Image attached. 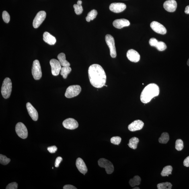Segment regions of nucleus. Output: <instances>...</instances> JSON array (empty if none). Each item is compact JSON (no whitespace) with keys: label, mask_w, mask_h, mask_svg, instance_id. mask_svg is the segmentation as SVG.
Instances as JSON below:
<instances>
[{"label":"nucleus","mask_w":189,"mask_h":189,"mask_svg":"<svg viewBox=\"0 0 189 189\" xmlns=\"http://www.w3.org/2000/svg\"><path fill=\"white\" fill-rule=\"evenodd\" d=\"M105 40L109 48L111 57L112 58H116L117 56L116 51L113 37L110 34H107L105 37Z\"/></svg>","instance_id":"39448f33"},{"label":"nucleus","mask_w":189,"mask_h":189,"mask_svg":"<svg viewBox=\"0 0 189 189\" xmlns=\"http://www.w3.org/2000/svg\"><path fill=\"white\" fill-rule=\"evenodd\" d=\"M187 64H188V65L189 66V58L188 60V62H187Z\"/></svg>","instance_id":"37998d69"},{"label":"nucleus","mask_w":189,"mask_h":189,"mask_svg":"<svg viewBox=\"0 0 189 189\" xmlns=\"http://www.w3.org/2000/svg\"><path fill=\"white\" fill-rule=\"evenodd\" d=\"M97 15V12L95 9H93L88 14L86 17V20L87 22H90L91 20L96 18Z\"/></svg>","instance_id":"bb28decb"},{"label":"nucleus","mask_w":189,"mask_h":189,"mask_svg":"<svg viewBox=\"0 0 189 189\" xmlns=\"http://www.w3.org/2000/svg\"><path fill=\"white\" fill-rule=\"evenodd\" d=\"M88 72L90 82L93 87L99 88L105 85L106 74L101 66L98 64H93L90 66Z\"/></svg>","instance_id":"f257e3e1"},{"label":"nucleus","mask_w":189,"mask_h":189,"mask_svg":"<svg viewBox=\"0 0 189 189\" xmlns=\"http://www.w3.org/2000/svg\"><path fill=\"white\" fill-rule=\"evenodd\" d=\"M121 138L118 136H116L111 138L110 141L111 143L114 145H118L121 141Z\"/></svg>","instance_id":"473e14b6"},{"label":"nucleus","mask_w":189,"mask_h":189,"mask_svg":"<svg viewBox=\"0 0 189 189\" xmlns=\"http://www.w3.org/2000/svg\"><path fill=\"white\" fill-rule=\"evenodd\" d=\"M32 73L34 79L36 80H40L42 77L41 67L39 60H35L33 62Z\"/></svg>","instance_id":"423d86ee"},{"label":"nucleus","mask_w":189,"mask_h":189,"mask_svg":"<svg viewBox=\"0 0 189 189\" xmlns=\"http://www.w3.org/2000/svg\"><path fill=\"white\" fill-rule=\"evenodd\" d=\"M183 163L185 166L189 167V156L185 159Z\"/></svg>","instance_id":"ea45409f"},{"label":"nucleus","mask_w":189,"mask_h":189,"mask_svg":"<svg viewBox=\"0 0 189 189\" xmlns=\"http://www.w3.org/2000/svg\"><path fill=\"white\" fill-rule=\"evenodd\" d=\"M144 123L140 120H134L128 126V129L130 131L134 132L140 130L143 128Z\"/></svg>","instance_id":"2eb2a0df"},{"label":"nucleus","mask_w":189,"mask_h":189,"mask_svg":"<svg viewBox=\"0 0 189 189\" xmlns=\"http://www.w3.org/2000/svg\"><path fill=\"white\" fill-rule=\"evenodd\" d=\"M43 40L45 42L50 45H54L56 42V39L55 37L47 32L44 33Z\"/></svg>","instance_id":"aec40b11"},{"label":"nucleus","mask_w":189,"mask_h":189,"mask_svg":"<svg viewBox=\"0 0 189 189\" xmlns=\"http://www.w3.org/2000/svg\"><path fill=\"white\" fill-rule=\"evenodd\" d=\"M158 42L156 39L155 38H152L150 39L149 40V44L152 46L155 47Z\"/></svg>","instance_id":"c9c22d12"},{"label":"nucleus","mask_w":189,"mask_h":189,"mask_svg":"<svg viewBox=\"0 0 189 189\" xmlns=\"http://www.w3.org/2000/svg\"><path fill=\"white\" fill-rule=\"evenodd\" d=\"M172 186V184L169 182L159 183L157 185L158 189H171Z\"/></svg>","instance_id":"c85d7f7f"},{"label":"nucleus","mask_w":189,"mask_h":189,"mask_svg":"<svg viewBox=\"0 0 189 189\" xmlns=\"http://www.w3.org/2000/svg\"><path fill=\"white\" fill-rule=\"evenodd\" d=\"M57 150L58 148L55 146H53L47 148L48 151L51 153H55L57 151Z\"/></svg>","instance_id":"e433bc0d"},{"label":"nucleus","mask_w":189,"mask_h":189,"mask_svg":"<svg viewBox=\"0 0 189 189\" xmlns=\"http://www.w3.org/2000/svg\"><path fill=\"white\" fill-rule=\"evenodd\" d=\"M50 64L51 66L52 75L55 76L59 75L62 68L61 64L58 60L52 59L50 60Z\"/></svg>","instance_id":"9d476101"},{"label":"nucleus","mask_w":189,"mask_h":189,"mask_svg":"<svg viewBox=\"0 0 189 189\" xmlns=\"http://www.w3.org/2000/svg\"><path fill=\"white\" fill-rule=\"evenodd\" d=\"M172 167L171 166H167L165 167L161 173V176L163 177L169 176V175L172 174Z\"/></svg>","instance_id":"a878e982"},{"label":"nucleus","mask_w":189,"mask_h":189,"mask_svg":"<svg viewBox=\"0 0 189 189\" xmlns=\"http://www.w3.org/2000/svg\"><path fill=\"white\" fill-rule=\"evenodd\" d=\"M99 166L105 168L108 174H112L114 170V167L112 163L104 158H101L98 161Z\"/></svg>","instance_id":"0eeeda50"},{"label":"nucleus","mask_w":189,"mask_h":189,"mask_svg":"<svg viewBox=\"0 0 189 189\" xmlns=\"http://www.w3.org/2000/svg\"><path fill=\"white\" fill-rule=\"evenodd\" d=\"M141 178L138 175H136L129 181V184L132 187L139 185L141 184Z\"/></svg>","instance_id":"b1692460"},{"label":"nucleus","mask_w":189,"mask_h":189,"mask_svg":"<svg viewBox=\"0 0 189 189\" xmlns=\"http://www.w3.org/2000/svg\"><path fill=\"white\" fill-rule=\"evenodd\" d=\"M126 8V5L123 3H115L111 4L109 6L111 11L116 13L122 12Z\"/></svg>","instance_id":"ddd939ff"},{"label":"nucleus","mask_w":189,"mask_h":189,"mask_svg":"<svg viewBox=\"0 0 189 189\" xmlns=\"http://www.w3.org/2000/svg\"><path fill=\"white\" fill-rule=\"evenodd\" d=\"M159 88L155 83H150L146 86L142 91L140 97L141 102L145 104L150 102L152 99L158 96Z\"/></svg>","instance_id":"f03ea898"},{"label":"nucleus","mask_w":189,"mask_h":189,"mask_svg":"<svg viewBox=\"0 0 189 189\" xmlns=\"http://www.w3.org/2000/svg\"><path fill=\"white\" fill-rule=\"evenodd\" d=\"M15 131L19 137L23 139H26L28 136V129L22 123L19 122L15 126Z\"/></svg>","instance_id":"6e6552de"},{"label":"nucleus","mask_w":189,"mask_h":189,"mask_svg":"<svg viewBox=\"0 0 189 189\" xmlns=\"http://www.w3.org/2000/svg\"><path fill=\"white\" fill-rule=\"evenodd\" d=\"M62 158L61 157H58L56 158L55 163V166L56 167H59V164L62 161Z\"/></svg>","instance_id":"4c0bfd02"},{"label":"nucleus","mask_w":189,"mask_h":189,"mask_svg":"<svg viewBox=\"0 0 189 189\" xmlns=\"http://www.w3.org/2000/svg\"><path fill=\"white\" fill-rule=\"evenodd\" d=\"M185 12L187 14H189V5L187 6L185 9Z\"/></svg>","instance_id":"a19ab883"},{"label":"nucleus","mask_w":189,"mask_h":189,"mask_svg":"<svg viewBox=\"0 0 189 189\" xmlns=\"http://www.w3.org/2000/svg\"><path fill=\"white\" fill-rule=\"evenodd\" d=\"M155 47L157 49L159 50V51H162L166 49L167 46L164 42H158Z\"/></svg>","instance_id":"2f4dec72"},{"label":"nucleus","mask_w":189,"mask_h":189,"mask_svg":"<svg viewBox=\"0 0 189 189\" xmlns=\"http://www.w3.org/2000/svg\"><path fill=\"white\" fill-rule=\"evenodd\" d=\"M46 16L45 12L42 11L39 12L33 21V25L35 28H38L43 22Z\"/></svg>","instance_id":"1a4fd4ad"},{"label":"nucleus","mask_w":189,"mask_h":189,"mask_svg":"<svg viewBox=\"0 0 189 189\" xmlns=\"http://www.w3.org/2000/svg\"><path fill=\"white\" fill-rule=\"evenodd\" d=\"M133 189H139L140 188H138V187H136V188H134Z\"/></svg>","instance_id":"79ce46f5"},{"label":"nucleus","mask_w":189,"mask_h":189,"mask_svg":"<svg viewBox=\"0 0 189 189\" xmlns=\"http://www.w3.org/2000/svg\"><path fill=\"white\" fill-rule=\"evenodd\" d=\"M26 108L29 115L32 119L34 121L37 120L38 119V114L36 109L29 102L27 103Z\"/></svg>","instance_id":"f3484780"},{"label":"nucleus","mask_w":189,"mask_h":189,"mask_svg":"<svg viewBox=\"0 0 189 189\" xmlns=\"http://www.w3.org/2000/svg\"><path fill=\"white\" fill-rule=\"evenodd\" d=\"M18 187V184L16 182H13L8 185L6 189H17Z\"/></svg>","instance_id":"f704fd0d"},{"label":"nucleus","mask_w":189,"mask_h":189,"mask_svg":"<svg viewBox=\"0 0 189 189\" xmlns=\"http://www.w3.org/2000/svg\"><path fill=\"white\" fill-rule=\"evenodd\" d=\"M3 20L6 23H9L10 20V15L6 11H4L2 14Z\"/></svg>","instance_id":"72a5a7b5"},{"label":"nucleus","mask_w":189,"mask_h":189,"mask_svg":"<svg viewBox=\"0 0 189 189\" xmlns=\"http://www.w3.org/2000/svg\"><path fill=\"white\" fill-rule=\"evenodd\" d=\"M58 61L61 64V66L63 67L65 66H70V64L67 60H66L65 54L63 53H60L58 56Z\"/></svg>","instance_id":"412c9836"},{"label":"nucleus","mask_w":189,"mask_h":189,"mask_svg":"<svg viewBox=\"0 0 189 189\" xmlns=\"http://www.w3.org/2000/svg\"><path fill=\"white\" fill-rule=\"evenodd\" d=\"M175 149L177 151L182 150L184 148V143L182 140L178 139L175 142Z\"/></svg>","instance_id":"c756f323"},{"label":"nucleus","mask_w":189,"mask_h":189,"mask_svg":"<svg viewBox=\"0 0 189 189\" xmlns=\"http://www.w3.org/2000/svg\"><path fill=\"white\" fill-rule=\"evenodd\" d=\"M126 56L128 59L132 62H137L140 59V55L139 53L133 49L128 50L126 53Z\"/></svg>","instance_id":"dca6fc26"},{"label":"nucleus","mask_w":189,"mask_h":189,"mask_svg":"<svg viewBox=\"0 0 189 189\" xmlns=\"http://www.w3.org/2000/svg\"><path fill=\"white\" fill-rule=\"evenodd\" d=\"M81 91V87L79 85H71L66 90L65 96L67 98H73L78 95Z\"/></svg>","instance_id":"20e7f679"},{"label":"nucleus","mask_w":189,"mask_h":189,"mask_svg":"<svg viewBox=\"0 0 189 189\" xmlns=\"http://www.w3.org/2000/svg\"><path fill=\"white\" fill-rule=\"evenodd\" d=\"M139 139L137 137H132L129 140V143L128 144V147L131 149L135 150L137 149V145L139 143Z\"/></svg>","instance_id":"4be33fe9"},{"label":"nucleus","mask_w":189,"mask_h":189,"mask_svg":"<svg viewBox=\"0 0 189 189\" xmlns=\"http://www.w3.org/2000/svg\"><path fill=\"white\" fill-rule=\"evenodd\" d=\"M11 159L7 158L4 155L1 154L0 155V163L3 165H7L10 162Z\"/></svg>","instance_id":"7c9ffc66"},{"label":"nucleus","mask_w":189,"mask_h":189,"mask_svg":"<svg viewBox=\"0 0 189 189\" xmlns=\"http://www.w3.org/2000/svg\"><path fill=\"white\" fill-rule=\"evenodd\" d=\"M177 3L175 0H168L163 4V7L166 10L169 12H174L177 8Z\"/></svg>","instance_id":"4468645a"},{"label":"nucleus","mask_w":189,"mask_h":189,"mask_svg":"<svg viewBox=\"0 0 189 189\" xmlns=\"http://www.w3.org/2000/svg\"><path fill=\"white\" fill-rule=\"evenodd\" d=\"M53 168H53V167H52V169H53Z\"/></svg>","instance_id":"c03bdc74"},{"label":"nucleus","mask_w":189,"mask_h":189,"mask_svg":"<svg viewBox=\"0 0 189 189\" xmlns=\"http://www.w3.org/2000/svg\"><path fill=\"white\" fill-rule=\"evenodd\" d=\"M113 25L117 28L121 29L124 27L129 26L130 23L129 21L125 19H118L113 21Z\"/></svg>","instance_id":"a211bd4d"},{"label":"nucleus","mask_w":189,"mask_h":189,"mask_svg":"<svg viewBox=\"0 0 189 189\" xmlns=\"http://www.w3.org/2000/svg\"><path fill=\"white\" fill-rule=\"evenodd\" d=\"M169 135L167 132H163L159 138V142L161 144H166L169 141Z\"/></svg>","instance_id":"cd10ccee"},{"label":"nucleus","mask_w":189,"mask_h":189,"mask_svg":"<svg viewBox=\"0 0 189 189\" xmlns=\"http://www.w3.org/2000/svg\"><path fill=\"white\" fill-rule=\"evenodd\" d=\"M82 1L81 0H79L77 1V4H75L73 5L75 13L77 15H81L83 12V8L82 6Z\"/></svg>","instance_id":"5701e85b"},{"label":"nucleus","mask_w":189,"mask_h":189,"mask_svg":"<svg viewBox=\"0 0 189 189\" xmlns=\"http://www.w3.org/2000/svg\"><path fill=\"white\" fill-rule=\"evenodd\" d=\"M76 165L80 172L83 174L87 173L88 171L87 167L82 159L80 158H78L76 161Z\"/></svg>","instance_id":"6ab92c4d"},{"label":"nucleus","mask_w":189,"mask_h":189,"mask_svg":"<svg viewBox=\"0 0 189 189\" xmlns=\"http://www.w3.org/2000/svg\"><path fill=\"white\" fill-rule=\"evenodd\" d=\"M150 26L153 30L156 33L161 34H166L167 30L165 27L157 21H153L151 23Z\"/></svg>","instance_id":"9b49d317"},{"label":"nucleus","mask_w":189,"mask_h":189,"mask_svg":"<svg viewBox=\"0 0 189 189\" xmlns=\"http://www.w3.org/2000/svg\"><path fill=\"white\" fill-rule=\"evenodd\" d=\"M62 124L64 128L69 130L75 129L79 126L77 121L72 118H69L64 120Z\"/></svg>","instance_id":"f8f14e48"},{"label":"nucleus","mask_w":189,"mask_h":189,"mask_svg":"<svg viewBox=\"0 0 189 189\" xmlns=\"http://www.w3.org/2000/svg\"><path fill=\"white\" fill-rule=\"evenodd\" d=\"M63 189H77V188L71 185H65L63 187Z\"/></svg>","instance_id":"58836bf2"},{"label":"nucleus","mask_w":189,"mask_h":189,"mask_svg":"<svg viewBox=\"0 0 189 189\" xmlns=\"http://www.w3.org/2000/svg\"><path fill=\"white\" fill-rule=\"evenodd\" d=\"M71 68L69 66H65L61 68L60 74L63 77V79H66L68 75L71 73Z\"/></svg>","instance_id":"393cba45"},{"label":"nucleus","mask_w":189,"mask_h":189,"mask_svg":"<svg viewBox=\"0 0 189 189\" xmlns=\"http://www.w3.org/2000/svg\"><path fill=\"white\" fill-rule=\"evenodd\" d=\"M12 90V83L9 77L4 80L1 88V93L4 98L7 99L10 97Z\"/></svg>","instance_id":"7ed1b4c3"}]
</instances>
